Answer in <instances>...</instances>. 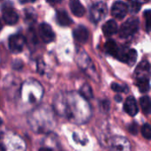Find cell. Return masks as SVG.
<instances>
[{"label":"cell","mask_w":151,"mask_h":151,"mask_svg":"<svg viewBox=\"0 0 151 151\" xmlns=\"http://www.w3.org/2000/svg\"><path fill=\"white\" fill-rule=\"evenodd\" d=\"M85 100V98L79 99L73 95L58 96L54 102V108L58 114L65 117L70 121L75 124H83L91 116L89 106Z\"/></svg>","instance_id":"1"},{"label":"cell","mask_w":151,"mask_h":151,"mask_svg":"<svg viewBox=\"0 0 151 151\" xmlns=\"http://www.w3.org/2000/svg\"><path fill=\"white\" fill-rule=\"evenodd\" d=\"M136 85L141 92H147L150 89V81L151 78L150 64L144 60L142 61L136 67L134 72Z\"/></svg>","instance_id":"2"},{"label":"cell","mask_w":151,"mask_h":151,"mask_svg":"<svg viewBox=\"0 0 151 151\" xmlns=\"http://www.w3.org/2000/svg\"><path fill=\"white\" fill-rule=\"evenodd\" d=\"M139 28V19L136 18H130L127 21L124 22L119 28V36L127 38L132 36Z\"/></svg>","instance_id":"3"},{"label":"cell","mask_w":151,"mask_h":151,"mask_svg":"<svg viewBox=\"0 0 151 151\" xmlns=\"http://www.w3.org/2000/svg\"><path fill=\"white\" fill-rule=\"evenodd\" d=\"M107 14V6L104 2H97L90 8V18L94 22L101 21Z\"/></svg>","instance_id":"4"},{"label":"cell","mask_w":151,"mask_h":151,"mask_svg":"<svg viewBox=\"0 0 151 151\" xmlns=\"http://www.w3.org/2000/svg\"><path fill=\"white\" fill-rule=\"evenodd\" d=\"M26 44V39L22 35H12L9 38L8 45L9 49L12 53H19L23 50Z\"/></svg>","instance_id":"5"},{"label":"cell","mask_w":151,"mask_h":151,"mask_svg":"<svg viewBox=\"0 0 151 151\" xmlns=\"http://www.w3.org/2000/svg\"><path fill=\"white\" fill-rule=\"evenodd\" d=\"M110 151H132V148L127 139L122 136H115L111 140Z\"/></svg>","instance_id":"6"},{"label":"cell","mask_w":151,"mask_h":151,"mask_svg":"<svg viewBox=\"0 0 151 151\" xmlns=\"http://www.w3.org/2000/svg\"><path fill=\"white\" fill-rule=\"evenodd\" d=\"M39 35L41 36V39L45 43H50L54 41L55 39V34L50 25L47 23H42L39 27Z\"/></svg>","instance_id":"7"},{"label":"cell","mask_w":151,"mask_h":151,"mask_svg":"<svg viewBox=\"0 0 151 151\" xmlns=\"http://www.w3.org/2000/svg\"><path fill=\"white\" fill-rule=\"evenodd\" d=\"M127 10H128V7L125 3L121 1H117L112 4L111 15L118 19H122L127 15Z\"/></svg>","instance_id":"8"},{"label":"cell","mask_w":151,"mask_h":151,"mask_svg":"<svg viewBox=\"0 0 151 151\" xmlns=\"http://www.w3.org/2000/svg\"><path fill=\"white\" fill-rule=\"evenodd\" d=\"M2 17H3L4 21L7 25H13V24L17 23V21L19 19L18 13L16 12V11H14V9H12L10 6L3 8Z\"/></svg>","instance_id":"9"},{"label":"cell","mask_w":151,"mask_h":151,"mask_svg":"<svg viewBox=\"0 0 151 151\" xmlns=\"http://www.w3.org/2000/svg\"><path fill=\"white\" fill-rule=\"evenodd\" d=\"M124 110L128 115H130L132 117L135 116L138 113V111H139L138 104L136 103V100L133 96L127 97V99L126 100V102L124 104Z\"/></svg>","instance_id":"10"},{"label":"cell","mask_w":151,"mask_h":151,"mask_svg":"<svg viewBox=\"0 0 151 151\" xmlns=\"http://www.w3.org/2000/svg\"><path fill=\"white\" fill-rule=\"evenodd\" d=\"M73 37L75 41L81 43H84L88 39V31L84 26H78L73 30Z\"/></svg>","instance_id":"11"},{"label":"cell","mask_w":151,"mask_h":151,"mask_svg":"<svg viewBox=\"0 0 151 151\" xmlns=\"http://www.w3.org/2000/svg\"><path fill=\"white\" fill-rule=\"evenodd\" d=\"M69 6L73 14L77 17H81L85 13V8L80 0H70Z\"/></svg>","instance_id":"12"},{"label":"cell","mask_w":151,"mask_h":151,"mask_svg":"<svg viewBox=\"0 0 151 151\" xmlns=\"http://www.w3.org/2000/svg\"><path fill=\"white\" fill-rule=\"evenodd\" d=\"M118 31V25L114 19H109L103 26V33L105 36H111Z\"/></svg>","instance_id":"13"},{"label":"cell","mask_w":151,"mask_h":151,"mask_svg":"<svg viewBox=\"0 0 151 151\" xmlns=\"http://www.w3.org/2000/svg\"><path fill=\"white\" fill-rule=\"evenodd\" d=\"M57 20L58 23L63 27H68L72 24V19L64 10H59L57 12Z\"/></svg>","instance_id":"14"},{"label":"cell","mask_w":151,"mask_h":151,"mask_svg":"<svg viewBox=\"0 0 151 151\" xmlns=\"http://www.w3.org/2000/svg\"><path fill=\"white\" fill-rule=\"evenodd\" d=\"M105 50L108 54H110L113 57H117L119 48L113 40H108L105 42Z\"/></svg>","instance_id":"15"},{"label":"cell","mask_w":151,"mask_h":151,"mask_svg":"<svg viewBox=\"0 0 151 151\" xmlns=\"http://www.w3.org/2000/svg\"><path fill=\"white\" fill-rule=\"evenodd\" d=\"M140 104L142 107V110L144 113L148 114L151 111V100L149 96H142L140 99Z\"/></svg>","instance_id":"16"},{"label":"cell","mask_w":151,"mask_h":151,"mask_svg":"<svg viewBox=\"0 0 151 151\" xmlns=\"http://www.w3.org/2000/svg\"><path fill=\"white\" fill-rule=\"evenodd\" d=\"M80 95L83 98H85L86 100H89L90 98H92L93 97V92H92V89L89 87V85H88V84L83 85L80 90Z\"/></svg>","instance_id":"17"},{"label":"cell","mask_w":151,"mask_h":151,"mask_svg":"<svg viewBox=\"0 0 151 151\" xmlns=\"http://www.w3.org/2000/svg\"><path fill=\"white\" fill-rule=\"evenodd\" d=\"M136 59H137V52H136V50H134V49H129V51H128L127 56L126 58L125 63L132 65H134L135 63Z\"/></svg>","instance_id":"18"},{"label":"cell","mask_w":151,"mask_h":151,"mask_svg":"<svg viewBox=\"0 0 151 151\" xmlns=\"http://www.w3.org/2000/svg\"><path fill=\"white\" fill-rule=\"evenodd\" d=\"M145 18V28L147 32L151 31V10H147L144 12Z\"/></svg>","instance_id":"19"},{"label":"cell","mask_w":151,"mask_h":151,"mask_svg":"<svg viewBox=\"0 0 151 151\" xmlns=\"http://www.w3.org/2000/svg\"><path fill=\"white\" fill-rule=\"evenodd\" d=\"M142 134L145 139H151V126L144 124L142 127Z\"/></svg>","instance_id":"20"},{"label":"cell","mask_w":151,"mask_h":151,"mask_svg":"<svg viewBox=\"0 0 151 151\" xmlns=\"http://www.w3.org/2000/svg\"><path fill=\"white\" fill-rule=\"evenodd\" d=\"M111 89L115 92H126L127 90V87L124 85H119L118 83H112L111 84Z\"/></svg>","instance_id":"21"},{"label":"cell","mask_w":151,"mask_h":151,"mask_svg":"<svg viewBox=\"0 0 151 151\" xmlns=\"http://www.w3.org/2000/svg\"><path fill=\"white\" fill-rule=\"evenodd\" d=\"M130 11H131V12H133V13H136V12H138L139 11H140V9H141V3L139 2V1H134V2H132L131 3V4H130Z\"/></svg>","instance_id":"22"},{"label":"cell","mask_w":151,"mask_h":151,"mask_svg":"<svg viewBox=\"0 0 151 151\" xmlns=\"http://www.w3.org/2000/svg\"><path fill=\"white\" fill-rule=\"evenodd\" d=\"M137 125L135 123H133L131 126H129V131L132 134H137Z\"/></svg>","instance_id":"23"},{"label":"cell","mask_w":151,"mask_h":151,"mask_svg":"<svg viewBox=\"0 0 151 151\" xmlns=\"http://www.w3.org/2000/svg\"><path fill=\"white\" fill-rule=\"evenodd\" d=\"M50 4H51V5H54V4H58V3H60L61 2V0H46Z\"/></svg>","instance_id":"24"},{"label":"cell","mask_w":151,"mask_h":151,"mask_svg":"<svg viewBox=\"0 0 151 151\" xmlns=\"http://www.w3.org/2000/svg\"><path fill=\"white\" fill-rule=\"evenodd\" d=\"M35 0H19V2L21 4H27V3H33L35 2Z\"/></svg>","instance_id":"25"},{"label":"cell","mask_w":151,"mask_h":151,"mask_svg":"<svg viewBox=\"0 0 151 151\" xmlns=\"http://www.w3.org/2000/svg\"><path fill=\"white\" fill-rule=\"evenodd\" d=\"M39 151H52L50 149H49V148H42V149H40Z\"/></svg>","instance_id":"26"},{"label":"cell","mask_w":151,"mask_h":151,"mask_svg":"<svg viewBox=\"0 0 151 151\" xmlns=\"http://www.w3.org/2000/svg\"><path fill=\"white\" fill-rule=\"evenodd\" d=\"M137 1H139V2H140V1H141V0H137ZM142 1H143V2H146V1H147V0H142ZM140 3H141V2H140Z\"/></svg>","instance_id":"27"}]
</instances>
